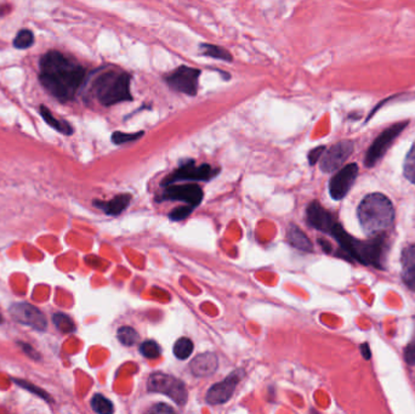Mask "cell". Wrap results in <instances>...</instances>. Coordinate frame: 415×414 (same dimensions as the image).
<instances>
[{
    "label": "cell",
    "mask_w": 415,
    "mask_h": 414,
    "mask_svg": "<svg viewBox=\"0 0 415 414\" xmlns=\"http://www.w3.org/2000/svg\"><path fill=\"white\" fill-rule=\"evenodd\" d=\"M85 79V68L59 51H47L39 61V81L57 101H71Z\"/></svg>",
    "instance_id": "cell-1"
},
{
    "label": "cell",
    "mask_w": 415,
    "mask_h": 414,
    "mask_svg": "<svg viewBox=\"0 0 415 414\" xmlns=\"http://www.w3.org/2000/svg\"><path fill=\"white\" fill-rule=\"evenodd\" d=\"M331 236L334 237L339 243L345 257L348 259H355L363 265H370L377 269H384L387 242L385 233L372 236L370 240L360 241L350 236L341 225H334L331 230Z\"/></svg>",
    "instance_id": "cell-2"
},
{
    "label": "cell",
    "mask_w": 415,
    "mask_h": 414,
    "mask_svg": "<svg viewBox=\"0 0 415 414\" xmlns=\"http://www.w3.org/2000/svg\"><path fill=\"white\" fill-rule=\"evenodd\" d=\"M360 226L369 236L385 233L392 226L394 208L390 199L382 194H370L360 202L358 211Z\"/></svg>",
    "instance_id": "cell-3"
},
{
    "label": "cell",
    "mask_w": 415,
    "mask_h": 414,
    "mask_svg": "<svg viewBox=\"0 0 415 414\" xmlns=\"http://www.w3.org/2000/svg\"><path fill=\"white\" fill-rule=\"evenodd\" d=\"M93 93L100 103L113 106L119 102L132 101L130 76L123 71H107L96 78Z\"/></svg>",
    "instance_id": "cell-4"
},
{
    "label": "cell",
    "mask_w": 415,
    "mask_h": 414,
    "mask_svg": "<svg viewBox=\"0 0 415 414\" xmlns=\"http://www.w3.org/2000/svg\"><path fill=\"white\" fill-rule=\"evenodd\" d=\"M147 389L152 393H164L180 406H183L188 398L183 381L164 373H154L149 376L147 381Z\"/></svg>",
    "instance_id": "cell-5"
},
{
    "label": "cell",
    "mask_w": 415,
    "mask_h": 414,
    "mask_svg": "<svg viewBox=\"0 0 415 414\" xmlns=\"http://www.w3.org/2000/svg\"><path fill=\"white\" fill-rule=\"evenodd\" d=\"M200 69L181 66L166 77V84L178 93L195 96L198 93Z\"/></svg>",
    "instance_id": "cell-6"
},
{
    "label": "cell",
    "mask_w": 415,
    "mask_h": 414,
    "mask_svg": "<svg viewBox=\"0 0 415 414\" xmlns=\"http://www.w3.org/2000/svg\"><path fill=\"white\" fill-rule=\"evenodd\" d=\"M408 122L397 123L394 124L392 127L382 131L380 135L377 136L375 141H374L372 146L369 147L365 155V164L368 168H372L377 164V162L382 160L386 151L390 148L391 145L394 140L397 139V136L402 133L403 129L407 127Z\"/></svg>",
    "instance_id": "cell-7"
},
{
    "label": "cell",
    "mask_w": 415,
    "mask_h": 414,
    "mask_svg": "<svg viewBox=\"0 0 415 414\" xmlns=\"http://www.w3.org/2000/svg\"><path fill=\"white\" fill-rule=\"evenodd\" d=\"M216 174H219V169L212 168V165L202 164L200 167L195 165V162L190 161L186 164L181 165L180 168L175 170L174 173L170 174L168 178L164 179L163 186H168L176 181H183V180H195L200 181L204 180L208 181L214 178Z\"/></svg>",
    "instance_id": "cell-8"
},
{
    "label": "cell",
    "mask_w": 415,
    "mask_h": 414,
    "mask_svg": "<svg viewBox=\"0 0 415 414\" xmlns=\"http://www.w3.org/2000/svg\"><path fill=\"white\" fill-rule=\"evenodd\" d=\"M244 376H246L244 369L241 368L236 369L227 378H224V381L212 385V388L208 390L207 398H205L208 403L216 406V405H222L224 402L229 401Z\"/></svg>",
    "instance_id": "cell-9"
},
{
    "label": "cell",
    "mask_w": 415,
    "mask_h": 414,
    "mask_svg": "<svg viewBox=\"0 0 415 414\" xmlns=\"http://www.w3.org/2000/svg\"><path fill=\"white\" fill-rule=\"evenodd\" d=\"M10 313L15 321L20 322L22 325H28L37 330H47V318L44 313L33 305L28 303H16L11 305Z\"/></svg>",
    "instance_id": "cell-10"
},
{
    "label": "cell",
    "mask_w": 415,
    "mask_h": 414,
    "mask_svg": "<svg viewBox=\"0 0 415 414\" xmlns=\"http://www.w3.org/2000/svg\"><path fill=\"white\" fill-rule=\"evenodd\" d=\"M353 152V142L352 141H340L333 145L328 151H324L321 157V169L324 173H333L339 169L340 167L348 161V157Z\"/></svg>",
    "instance_id": "cell-11"
},
{
    "label": "cell",
    "mask_w": 415,
    "mask_h": 414,
    "mask_svg": "<svg viewBox=\"0 0 415 414\" xmlns=\"http://www.w3.org/2000/svg\"><path fill=\"white\" fill-rule=\"evenodd\" d=\"M163 201H181L186 202L188 206L195 208L200 206L203 199L202 187L197 184H186V185H168L166 191L161 196Z\"/></svg>",
    "instance_id": "cell-12"
},
{
    "label": "cell",
    "mask_w": 415,
    "mask_h": 414,
    "mask_svg": "<svg viewBox=\"0 0 415 414\" xmlns=\"http://www.w3.org/2000/svg\"><path fill=\"white\" fill-rule=\"evenodd\" d=\"M357 175H358V167L355 163L343 167L338 173L335 174L329 182V192L331 198L335 201L343 199L351 190L352 185L355 184Z\"/></svg>",
    "instance_id": "cell-13"
},
{
    "label": "cell",
    "mask_w": 415,
    "mask_h": 414,
    "mask_svg": "<svg viewBox=\"0 0 415 414\" xmlns=\"http://www.w3.org/2000/svg\"><path fill=\"white\" fill-rule=\"evenodd\" d=\"M306 219H307V223L312 228L319 230L322 233H329V235H331L334 225L336 224L334 216H333L331 211H326V208H323L316 201H314L307 207Z\"/></svg>",
    "instance_id": "cell-14"
},
{
    "label": "cell",
    "mask_w": 415,
    "mask_h": 414,
    "mask_svg": "<svg viewBox=\"0 0 415 414\" xmlns=\"http://www.w3.org/2000/svg\"><path fill=\"white\" fill-rule=\"evenodd\" d=\"M217 364H219L217 356L212 352H205L197 356L190 366H191V372L195 376H209L216 372Z\"/></svg>",
    "instance_id": "cell-15"
},
{
    "label": "cell",
    "mask_w": 415,
    "mask_h": 414,
    "mask_svg": "<svg viewBox=\"0 0 415 414\" xmlns=\"http://www.w3.org/2000/svg\"><path fill=\"white\" fill-rule=\"evenodd\" d=\"M401 262L403 282L415 292V245H409L403 250Z\"/></svg>",
    "instance_id": "cell-16"
},
{
    "label": "cell",
    "mask_w": 415,
    "mask_h": 414,
    "mask_svg": "<svg viewBox=\"0 0 415 414\" xmlns=\"http://www.w3.org/2000/svg\"><path fill=\"white\" fill-rule=\"evenodd\" d=\"M287 241L292 247H295L297 250H302V252H309V253L314 250L312 242L309 241V237L306 236V233H302L297 225H290L288 233H287Z\"/></svg>",
    "instance_id": "cell-17"
},
{
    "label": "cell",
    "mask_w": 415,
    "mask_h": 414,
    "mask_svg": "<svg viewBox=\"0 0 415 414\" xmlns=\"http://www.w3.org/2000/svg\"><path fill=\"white\" fill-rule=\"evenodd\" d=\"M130 201H132V196L125 194V195L115 196V198L110 199L108 202H95V206L110 216H118L129 206Z\"/></svg>",
    "instance_id": "cell-18"
},
{
    "label": "cell",
    "mask_w": 415,
    "mask_h": 414,
    "mask_svg": "<svg viewBox=\"0 0 415 414\" xmlns=\"http://www.w3.org/2000/svg\"><path fill=\"white\" fill-rule=\"evenodd\" d=\"M39 113L42 116V119L47 123L52 129L59 131L64 135H72L73 128L69 123L66 122L64 119H59L54 117V114L51 113V111L47 108V106L42 105L39 108Z\"/></svg>",
    "instance_id": "cell-19"
},
{
    "label": "cell",
    "mask_w": 415,
    "mask_h": 414,
    "mask_svg": "<svg viewBox=\"0 0 415 414\" xmlns=\"http://www.w3.org/2000/svg\"><path fill=\"white\" fill-rule=\"evenodd\" d=\"M200 47L203 49V54L205 56H209L212 59L227 61V62H232V55L229 54V50H226L224 47L212 45V44H202Z\"/></svg>",
    "instance_id": "cell-20"
},
{
    "label": "cell",
    "mask_w": 415,
    "mask_h": 414,
    "mask_svg": "<svg viewBox=\"0 0 415 414\" xmlns=\"http://www.w3.org/2000/svg\"><path fill=\"white\" fill-rule=\"evenodd\" d=\"M193 350H195V345H193L191 339L180 338L175 342L174 355L178 359H188L192 355Z\"/></svg>",
    "instance_id": "cell-21"
},
{
    "label": "cell",
    "mask_w": 415,
    "mask_h": 414,
    "mask_svg": "<svg viewBox=\"0 0 415 414\" xmlns=\"http://www.w3.org/2000/svg\"><path fill=\"white\" fill-rule=\"evenodd\" d=\"M91 408H93L96 413L100 414H110L113 413L115 407L113 403L105 398L101 393H96L93 398H91Z\"/></svg>",
    "instance_id": "cell-22"
},
{
    "label": "cell",
    "mask_w": 415,
    "mask_h": 414,
    "mask_svg": "<svg viewBox=\"0 0 415 414\" xmlns=\"http://www.w3.org/2000/svg\"><path fill=\"white\" fill-rule=\"evenodd\" d=\"M117 337H118L119 342L125 347H132L139 342V334L132 327H129V325L120 327L117 332Z\"/></svg>",
    "instance_id": "cell-23"
},
{
    "label": "cell",
    "mask_w": 415,
    "mask_h": 414,
    "mask_svg": "<svg viewBox=\"0 0 415 414\" xmlns=\"http://www.w3.org/2000/svg\"><path fill=\"white\" fill-rule=\"evenodd\" d=\"M34 44V34L30 30H21L13 39V47L18 50H25Z\"/></svg>",
    "instance_id": "cell-24"
},
{
    "label": "cell",
    "mask_w": 415,
    "mask_h": 414,
    "mask_svg": "<svg viewBox=\"0 0 415 414\" xmlns=\"http://www.w3.org/2000/svg\"><path fill=\"white\" fill-rule=\"evenodd\" d=\"M52 321L55 323L56 328H59L64 333H71L76 330L72 318L64 313H55L52 317Z\"/></svg>",
    "instance_id": "cell-25"
},
{
    "label": "cell",
    "mask_w": 415,
    "mask_h": 414,
    "mask_svg": "<svg viewBox=\"0 0 415 414\" xmlns=\"http://www.w3.org/2000/svg\"><path fill=\"white\" fill-rule=\"evenodd\" d=\"M403 172H404V177L415 185V142L406 157Z\"/></svg>",
    "instance_id": "cell-26"
},
{
    "label": "cell",
    "mask_w": 415,
    "mask_h": 414,
    "mask_svg": "<svg viewBox=\"0 0 415 414\" xmlns=\"http://www.w3.org/2000/svg\"><path fill=\"white\" fill-rule=\"evenodd\" d=\"M140 352L146 359H157L161 356V349L154 340H146L140 345Z\"/></svg>",
    "instance_id": "cell-27"
},
{
    "label": "cell",
    "mask_w": 415,
    "mask_h": 414,
    "mask_svg": "<svg viewBox=\"0 0 415 414\" xmlns=\"http://www.w3.org/2000/svg\"><path fill=\"white\" fill-rule=\"evenodd\" d=\"M144 131H139V133H134V134H129V133H122V131H115L112 135V141L115 145H124L136 140L141 139L144 136Z\"/></svg>",
    "instance_id": "cell-28"
},
{
    "label": "cell",
    "mask_w": 415,
    "mask_h": 414,
    "mask_svg": "<svg viewBox=\"0 0 415 414\" xmlns=\"http://www.w3.org/2000/svg\"><path fill=\"white\" fill-rule=\"evenodd\" d=\"M17 385H20L21 388L23 389L28 390L30 393H35V395H38L39 398H44V400H49L50 401L51 398L49 396V393H45L44 390L39 389L37 388L35 385L32 384V383H28V381H21V379H16Z\"/></svg>",
    "instance_id": "cell-29"
},
{
    "label": "cell",
    "mask_w": 415,
    "mask_h": 414,
    "mask_svg": "<svg viewBox=\"0 0 415 414\" xmlns=\"http://www.w3.org/2000/svg\"><path fill=\"white\" fill-rule=\"evenodd\" d=\"M192 211H193L192 206L176 208L170 213V219L174 220V221H181V220L186 219L187 216L191 214Z\"/></svg>",
    "instance_id": "cell-30"
},
{
    "label": "cell",
    "mask_w": 415,
    "mask_h": 414,
    "mask_svg": "<svg viewBox=\"0 0 415 414\" xmlns=\"http://www.w3.org/2000/svg\"><path fill=\"white\" fill-rule=\"evenodd\" d=\"M404 359L407 361L408 364L411 366L415 364V330L414 334H413V338L411 342H408L407 347L404 350Z\"/></svg>",
    "instance_id": "cell-31"
},
{
    "label": "cell",
    "mask_w": 415,
    "mask_h": 414,
    "mask_svg": "<svg viewBox=\"0 0 415 414\" xmlns=\"http://www.w3.org/2000/svg\"><path fill=\"white\" fill-rule=\"evenodd\" d=\"M324 151H326V147H324V146H319V147L314 148V150L309 153V164H316V163L321 160V157L323 156Z\"/></svg>",
    "instance_id": "cell-32"
},
{
    "label": "cell",
    "mask_w": 415,
    "mask_h": 414,
    "mask_svg": "<svg viewBox=\"0 0 415 414\" xmlns=\"http://www.w3.org/2000/svg\"><path fill=\"white\" fill-rule=\"evenodd\" d=\"M151 412H153V413H174V408H171V407L164 405V403H161V405H156V406L153 407Z\"/></svg>",
    "instance_id": "cell-33"
},
{
    "label": "cell",
    "mask_w": 415,
    "mask_h": 414,
    "mask_svg": "<svg viewBox=\"0 0 415 414\" xmlns=\"http://www.w3.org/2000/svg\"><path fill=\"white\" fill-rule=\"evenodd\" d=\"M20 344H21L22 350L25 351V355L30 356V359H39V354L37 351L34 350L33 347L28 345V344H25V342H20Z\"/></svg>",
    "instance_id": "cell-34"
},
{
    "label": "cell",
    "mask_w": 415,
    "mask_h": 414,
    "mask_svg": "<svg viewBox=\"0 0 415 414\" xmlns=\"http://www.w3.org/2000/svg\"><path fill=\"white\" fill-rule=\"evenodd\" d=\"M360 350H362V354H363V356H365V359H370V349H369V345H367V344H363L362 347H360Z\"/></svg>",
    "instance_id": "cell-35"
},
{
    "label": "cell",
    "mask_w": 415,
    "mask_h": 414,
    "mask_svg": "<svg viewBox=\"0 0 415 414\" xmlns=\"http://www.w3.org/2000/svg\"><path fill=\"white\" fill-rule=\"evenodd\" d=\"M8 13V5L0 4V17L4 16L5 13Z\"/></svg>",
    "instance_id": "cell-36"
},
{
    "label": "cell",
    "mask_w": 415,
    "mask_h": 414,
    "mask_svg": "<svg viewBox=\"0 0 415 414\" xmlns=\"http://www.w3.org/2000/svg\"><path fill=\"white\" fill-rule=\"evenodd\" d=\"M319 243L322 245L323 250H326V253H329L331 250V245L329 243H326V242L319 241Z\"/></svg>",
    "instance_id": "cell-37"
},
{
    "label": "cell",
    "mask_w": 415,
    "mask_h": 414,
    "mask_svg": "<svg viewBox=\"0 0 415 414\" xmlns=\"http://www.w3.org/2000/svg\"><path fill=\"white\" fill-rule=\"evenodd\" d=\"M4 322V317H3V313L0 311V323H3Z\"/></svg>",
    "instance_id": "cell-38"
}]
</instances>
